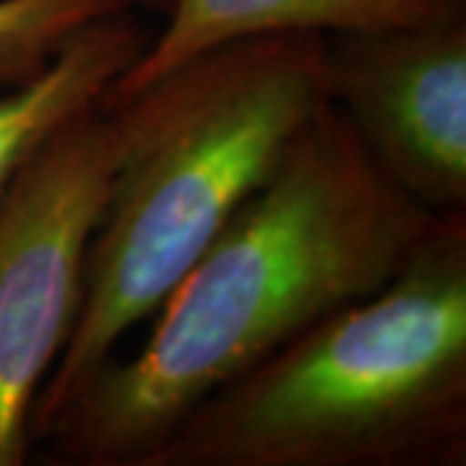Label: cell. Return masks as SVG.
Returning <instances> with one entry per match:
<instances>
[{"mask_svg":"<svg viewBox=\"0 0 466 466\" xmlns=\"http://www.w3.org/2000/svg\"><path fill=\"white\" fill-rule=\"evenodd\" d=\"M435 213L401 192L327 101L262 187L34 441L52 464L143 466L205 397L397 278Z\"/></svg>","mask_w":466,"mask_h":466,"instance_id":"1","label":"cell"},{"mask_svg":"<svg viewBox=\"0 0 466 466\" xmlns=\"http://www.w3.org/2000/svg\"><path fill=\"white\" fill-rule=\"evenodd\" d=\"M327 101V34H272L208 52L106 106L122 109L125 148L88 244L76 327L34 401L32 446Z\"/></svg>","mask_w":466,"mask_h":466,"instance_id":"2","label":"cell"},{"mask_svg":"<svg viewBox=\"0 0 466 466\" xmlns=\"http://www.w3.org/2000/svg\"><path fill=\"white\" fill-rule=\"evenodd\" d=\"M466 456V210L368 299L184 417L143 466H441Z\"/></svg>","mask_w":466,"mask_h":466,"instance_id":"3","label":"cell"},{"mask_svg":"<svg viewBox=\"0 0 466 466\" xmlns=\"http://www.w3.org/2000/svg\"><path fill=\"white\" fill-rule=\"evenodd\" d=\"M122 148V109L96 104L47 135L0 192V466L32 453L34 401L76 327Z\"/></svg>","mask_w":466,"mask_h":466,"instance_id":"4","label":"cell"},{"mask_svg":"<svg viewBox=\"0 0 466 466\" xmlns=\"http://www.w3.org/2000/svg\"><path fill=\"white\" fill-rule=\"evenodd\" d=\"M329 99L391 182L435 216L466 210V18L327 34Z\"/></svg>","mask_w":466,"mask_h":466,"instance_id":"5","label":"cell"},{"mask_svg":"<svg viewBox=\"0 0 466 466\" xmlns=\"http://www.w3.org/2000/svg\"><path fill=\"white\" fill-rule=\"evenodd\" d=\"M459 11H464L461 0H174L167 29L109 86L101 106H119L168 73L233 42L415 26Z\"/></svg>","mask_w":466,"mask_h":466,"instance_id":"6","label":"cell"},{"mask_svg":"<svg viewBox=\"0 0 466 466\" xmlns=\"http://www.w3.org/2000/svg\"><path fill=\"white\" fill-rule=\"evenodd\" d=\"M148 39L130 14L78 32L32 81L0 94V192L24 158L70 116L96 106Z\"/></svg>","mask_w":466,"mask_h":466,"instance_id":"7","label":"cell"},{"mask_svg":"<svg viewBox=\"0 0 466 466\" xmlns=\"http://www.w3.org/2000/svg\"><path fill=\"white\" fill-rule=\"evenodd\" d=\"M135 3L140 0H0V84L32 81L76 34L130 14Z\"/></svg>","mask_w":466,"mask_h":466,"instance_id":"8","label":"cell"}]
</instances>
